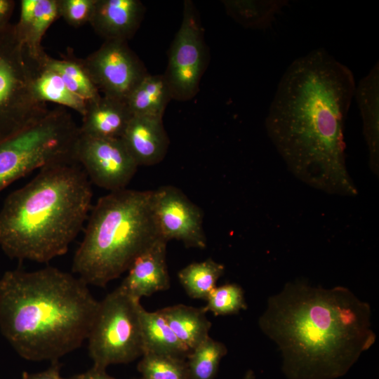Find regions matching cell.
Returning a JSON list of instances; mask_svg holds the SVG:
<instances>
[{
  "instance_id": "obj_6",
  "label": "cell",
  "mask_w": 379,
  "mask_h": 379,
  "mask_svg": "<svg viewBox=\"0 0 379 379\" xmlns=\"http://www.w3.org/2000/svg\"><path fill=\"white\" fill-rule=\"evenodd\" d=\"M79 127L66 109L57 107L0 142V192L36 169L77 162Z\"/></svg>"
},
{
  "instance_id": "obj_7",
  "label": "cell",
  "mask_w": 379,
  "mask_h": 379,
  "mask_svg": "<svg viewBox=\"0 0 379 379\" xmlns=\"http://www.w3.org/2000/svg\"><path fill=\"white\" fill-rule=\"evenodd\" d=\"M139 300L120 287L101 301L88 333V352L95 367L127 364L143 354Z\"/></svg>"
},
{
  "instance_id": "obj_23",
  "label": "cell",
  "mask_w": 379,
  "mask_h": 379,
  "mask_svg": "<svg viewBox=\"0 0 379 379\" xmlns=\"http://www.w3.org/2000/svg\"><path fill=\"white\" fill-rule=\"evenodd\" d=\"M288 4L287 0L223 1L228 15L241 26L254 29L269 28Z\"/></svg>"
},
{
  "instance_id": "obj_18",
  "label": "cell",
  "mask_w": 379,
  "mask_h": 379,
  "mask_svg": "<svg viewBox=\"0 0 379 379\" xmlns=\"http://www.w3.org/2000/svg\"><path fill=\"white\" fill-rule=\"evenodd\" d=\"M132 117L126 102L101 95L87 103L79 133L98 138H121Z\"/></svg>"
},
{
  "instance_id": "obj_30",
  "label": "cell",
  "mask_w": 379,
  "mask_h": 379,
  "mask_svg": "<svg viewBox=\"0 0 379 379\" xmlns=\"http://www.w3.org/2000/svg\"><path fill=\"white\" fill-rule=\"evenodd\" d=\"M22 379H64L60 375V366L58 361L51 362V365L45 371L30 373L23 372Z\"/></svg>"
},
{
  "instance_id": "obj_13",
  "label": "cell",
  "mask_w": 379,
  "mask_h": 379,
  "mask_svg": "<svg viewBox=\"0 0 379 379\" xmlns=\"http://www.w3.org/2000/svg\"><path fill=\"white\" fill-rule=\"evenodd\" d=\"M167 241L159 238L142 253L128 269L120 287L136 300L147 297L170 287L166 265Z\"/></svg>"
},
{
  "instance_id": "obj_2",
  "label": "cell",
  "mask_w": 379,
  "mask_h": 379,
  "mask_svg": "<svg viewBox=\"0 0 379 379\" xmlns=\"http://www.w3.org/2000/svg\"><path fill=\"white\" fill-rule=\"evenodd\" d=\"M371 317L370 305L345 287L296 281L268 298L258 325L279 350L288 377L333 379L375 343Z\"/></svg>"
},
{
  "instance_id": "obj_31",
  "label": "cell",
  "mask_w": 379,
  "mask_h": 379,
  "mask_svg": "<svg viewBox=\"0 0 379 379\" xmlns=\"http://www.w3.org/2000/svg\"><path fill=\"white\" fill-rule=\"evenodd\" d=\"M15 1L0 0V31L11 24L9 20L15 9Z\"/></svg>"
},
{
  "instance_id": "obj_33",
  "label": "cell",
  "mask_w": 379,
  "mask_h": 379,
  "mask_svg": "<svg viewBox=\"0 0 379 379\" xmlns=\"http://www.w3.org/2000/svg\"><path fill=\"white\" fill-rule=\"evenodd\" d=\"M243 379H255L253 371L251 370L248 371Z\"/></svg>"
},
{
  "instance_id": "obj_14",
  "label": "cell",
  "mask_w": 379,
  "mask_h": 379,
  "mask_svg": "<svg viewBox=\"0 0 379 379\" xmlns=\"http://www.w3.org/2000/svg\"><path fill=\"white\" fill-rule=\"evenodd\" d=\"M144 14L145 7L138 0H95L89 23L105 41H128Z\"/></svg>"
},
{
  "instance_id": "obj_4",
  "label": "cell",
  "mask_w": 379,
  "mask_h": 379,
  "mask_svg": "<svg viewBox=\"0 0 379 379\" xmlns=\"http://www.w3.org/2000/svg\"><path fill=\"white\" fill-rule=\"evenodd\" d=\"M91 181L78 162L47 165L11 192L0 211V247L39 263L65 254L91 210Z\"/></svg>"
},
{
  "instance_id": "obj_1",
  "label": "cell",
  "mask_w": 379,
  "mask_h": 379,
  "mask_svg": "<svg viewBox=\"0 0 379 379\" xmlns=\"http://www.w3.org/2000/svg\"><path fill=\"white\" fill-rule=\"evenodd\" d=\"M356 86L351 69L318 48L286 68L265 126L289 171L328 194L354 197L345 162V122Z\"/></svg>"
},
{
  "instance_id": "obj_8",
  "label": "cell",
  "mask_w": 379,
  "mask_h": 379,
  "mask_svg": "<svg viewBox=\"0 0 379 379\" xmlns=\"http://www.w3.org/2000/svg\"><path fill=\"white\" fill-rule=\"evenodd\" d=\"M35 65L17 37L14 25L0 31V142L48 111L32 91Z\"/></svg>"
},
{
  "instance_id": "obj_32",
  "label": "cell",
  "mask_w": 379,
  "mask_h": 379,
  "mask_svg": "<svg viewBox=\"0 0 379 379\" xmlns=\"http://www.w3.org/2000/svg\"><path fill=\"white\" fill-rule=\"evenodd\" d=\"M64 379H117L109 375L105 369L93 366L87 371Z\"/></svg>"
},
{
  "instance_id": "obj_5",
  "label": "cell",
  "mask_w": 379,
  "mask_h": 379,
  "mask_svg": "<svg viewBox=\"0 0 379 379\" xmlns=\"http://www.w3.org/2000/svg\"><path fill=\"white\" fill-rule=\"evenodd\" d=\"M153 190L126 188L100 197L91 208L72 272L88 285L105 287L162 238L152 208Z\"/></svg>"
},
{
  "instance_id": "obj_16",
  "label": "cell",
  "mask_w": 379,
  "mask_h": 379,
  "mask_svg": "<svg viewBox=\"0 0 379 379\" xmlns=\"http://www.w3.org/2000/svg\"><path fill=\"white\" fill-rule=\"evenodd\" d=\"M60 17L58 0H21L20 15L14 25L17 37L27 55L39 62L48 55L41 45L43 36Z\"/></svg>"
},
{
  "instance_id": "obj_10",
  "label": "cell",
  "mask_w": 379,
  "mask_h": 379,
  "mask_svg": "<svg viewBox=\"0 0 379 379\" xmlns=\"http://www.w3.org/2000/svg\"><path fill=\"white\" fill-rule=\"evenodd\" d=\"M82 61L103 95L126 102L132 91L148 74L126 41H105Z\"/></svg>"
},
{
  "instance_id": "obj_15",
  "label": "cell",
  "mask_w": 379,
  "mask_h": 379,
  "mask_svg": "<svg viewBox=\"0 0 379 379\" xmlns=\"http://www.w3.org/2000/svg\"><path fill=\"white\" fill-rule=\"evenodd\" d=\"M121 140L138 166L161 162L169 145L162 118L146 116H133Z\"/></svg>"
},
{
  "instance_id": "obj_28",
  "label": "cell",
  "mask_w": 379,
  "mask_h": 379,
  "mask_svg": "<svg viewBox=\"0 0 379 379\" xmlns=\"http://www.w3.org/2000/svg\"><path fill=\"white\" fill-rule=\"evenodd\" d=\"M204 310L211 312L215 316L230 315L239 313L247 308L244 291L237 284H227L216 286L206 298Z\"/></svg>"
},
{
  "instance_id": "obj_17",
  "label": "cell",
  "mask_w": 379,
  "mask_h": 379,
  "mask_svg": "<svg viewBox=\"0 0 379 379\" xmlns=\"http://www.w3.org/2000/svg\"><path fill=\"white\" fill-rule=\"evenodd\" d=\"M354 98L362 120L363 134L372 171H379V63L356 84Z\"/></svg>"
},
{
  "instance_id": "obj_22",
  "label": "cell",
  "mask_w": 379,
  "mask_h": 379,
  "mask_svg": "<svg viewBox=\"0 0 379 379\" xmlns=\"http://www.w3.org/2000/svg\"><path fill=\"white\" fill-rule=\"evenodd\" d=\"M44 60L36 62L33 74L32 88L35 98L41 103L51 102L70 108L83 117L87 102L72 93L60 76L44 63Z\"/></svg>"
},
{
  "instance_id": "obj_26",
  "label": "cell",
  "mask_w": 379,
  "mask_h": 379,
  "mask_svg": "<svg viewBox=\"0 0 379 379\" xmlns=\"http://www.w3.org/2000/svg\"><path fill=\"white\" fill-rule=\"evenodd\" d=\"M227 352L223 343L208 336L187 358L190 379H213Z\"/></svg>"
},
{
  "instance_id": "obj_20",
  "label": "cell",
  "mask_w": 379,
  "mask_h": 379,
  "mask_svg": "<svg viewBox=\"0 0 379 379\" xmlns=\"http://www.w3.org/2000/svg\"><path fill=\"white\" fill-rule=\"evenodd\" d=\"M178 339L191 351L209 336L211 327L204 307L178 304L157 310Z\"/></svg>"
},
{
  "instance_id": "obj_19",
  "label": "cell",
  "mask_w": 379,
  "mask_h": 379,
  "mask_svg": "<svg viewBox=\"0 0 379 379\" xmlns=\"http://www.w3.org/2000/svg\"><path fill=\"white\" fill-rule=\"evenodd\" d=\"M139 312L143 354H156L185 359L187 358L192 351L178 339L157 311L148 312L140 305Z\"/></svg>"
},
{
  "instance_id": "obj_11",
  "label": "cell",
  "mask_w": 379,
  "mask_h": 379,
  "mask_svg": "<svg viewBox=\"0 0 379 379\" xmlns=\"http://www.w3.org/2000/svg\"><path fill=\"white\" fill-rule=\"evenodd\" d=\"M75 157L91 182L110 192L125 189L138 167L121 138L79 133Z\"/></svg>"
},
{
  "instance_id": "obj_9",
  "label": "cell",
  "mask_w": 379,
  "mask_h": 379,
  "mask_svg": "<svg viewBox=\"0 0 379 379\" xmlns=\"http://www.w3.org/2000/svg\"><path fill=\"white\" fill-rule=\"evenodd\" d=\"M206 65L204 32L193 4L185 1L182 23L171 46L164 74L172 99L184 101L196 95Z\"/></svg>"
},
{
  "instance_id": "obj_29",
  "label": "cell",
  "mask_w": 379,
  "mask_h": 379,
  "mask_svg": "<svg viewBox=\"0 0 379 379\" xmlns=\"http://www.w3.org/2000/svg\"><path fill=\"white\" fill-rule=\"evenodd\" d=\"M60 17L70 26L81 27L90 21L95 0H58Z\"/></svg>"
},
{
  "instance_id": "obj_12",
  "label": "cell",
  "mask_w": 379,
  "mask_h": 379,
  "mask_svg": "<svg viewBox=\"0 0 379 379\" xmlns=\"http://www.w3.org/2000/svg\"><path fill=\"white\" fill-rule=\"evenodd\" d=\"M152 208L161 237L187 247L204 248L203 212L178 188L165 185L153 190Z\"/></svg>"
},
{
  "instance_id": "obj_21",
  "label": "cell",
  "mask_w": 379,
  "mask_h": 379,
  "mask_svg": "<svg viewBox=\"0 0 379 379\" xmlns=\"http://www.w3.org/2000/svg\"><path fill=\"white\" fill-rule=\"evenodd\" d=\"M171 99V90L164 75L148 74L130 93L126 104L133 116L163 118Z\"/></svg>"
},
{
  "instance_id": "obj_27",
  "label": "cell",
  "mask_w": 379,
  "mask_h": 379,
  "mask_svg": "<svg viewBox=\"0 0 379 379\" xmlns=\"http://www.w3.org/2000/svg\"><path fill=\"white\" fill-rule=\"evenodd\" d=\"M138 370L140 379H190L187 361L169 355L144 354Z\"/></svg>"
},
{
  "instance_id": "obj_3",
  "label": "cell",
  "mask_w": 379,
  "mask_h": 379,
  "mask_svg": "<svg viewBox=\"0 0 379 379\" xmlns=\"http://www.w3.org/2000/svg\"><path fill=\"white\" fill-rule=\"evenodd\" d=\"M88 285L56 267L0 277V330L29 361H58L87 340L99 301Z\"/></svg>"
},
{
  "instance_id": "obj_25",
  "label": "cell",
  "mask_w": 379,
  "mask_h": 379,
  "mask_svg": "<svg viewBox=\"0 0 379 379\" xmlns=\"http://www.w3.org/2000/svg\"><path fill=\"white\" fill-rule=\"evenodd\" d=\"M225 266L211 258L191 263L179 271L178 277L188 295L206 300L223 274Z\"/></svg>"
},
{
  "instance_id": "obj_24",
  "label": "cell",
  "mask_w": 379,
  "mask_h": 379,
  "mask_svg": "<svg viewBox=\"0 0 379 379\" xmlns=\"http://www.w3.org/2000/svg\"><path fill=\"white\" fill-rule=\"evenodd\" d=\"M44 63L56 72L66 86L87 103L98 100L100 93L86 69L82 58H79L69 51L61 59H55L48 55Z\"/></svg>"
}]
</instances>
